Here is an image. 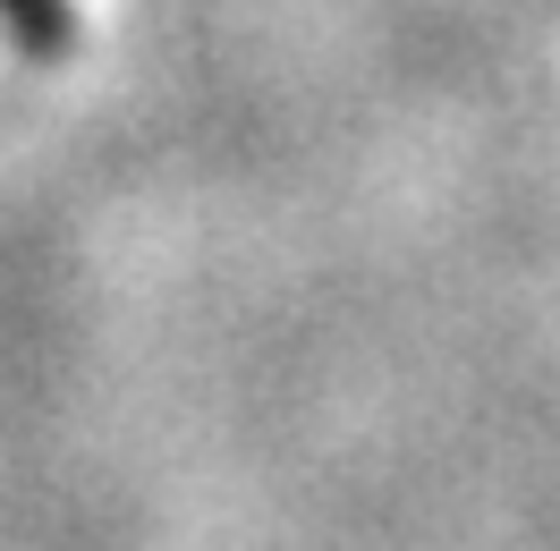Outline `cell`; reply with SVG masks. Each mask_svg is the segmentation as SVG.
I'll list each match as a JSON object with an SVG mask.
<instances>
[{
  "label": "cell",
  "mask_w": 560,
  "mask_h": 551,
  "mask_svg": "<svg viewBox=\"0 0 560 551\" xmlns=\"http://www.w3.org/2000/svg\"><path fill=\"white\" fill-rule=\"evenodd\" d=\"M0 9H9V26H18L26 43H60L69 35V0H0Z\"/></svg>",
  "instance_id": "cell-1"
}]
</instances>
